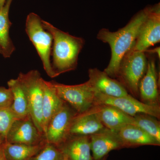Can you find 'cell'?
Returning <instances> with one entry per match:
<instances>
[{"label": "cell", "mask_w": 160, "mask_h": 160, "mask_svg": "<svg viewBox=\"0 0 160 160\" xmlns=\"http://www.w3.org/2000/svg\"><path fill=\"white\" fill-rule=\"evenodd\" d=\"M160 41L159 7L152 8L139 31L133 47L134 51L144 52Z\"/></svg>", "instance_id": "obj_9"}, {"label": "cell", "mask_w": 160, "mask_h": 160, "mask_svg": "<svg viewBox=\"0 0 160 160\" xmlns=\"http://www.w3.org/2000/svg\"><path fill=\"white\" fill-rule=\"evenodd\" d=\"M61 160H69V158H68V156H67V155L66 154V153H64V152H63V157L62 158V159H61Z\"/></svg>", "instance_id": "obj_28"}, {"label": "cell", "mask_w": 160, "mask_h": 160, "mask_svg": "<svg viewBox=\"0 0 160 160\" xmlns=\"http://www.w3.org/2000/svg\"><path fill=\"white\" fill-rule=\"evenodd\" d=\"M160 47H158L157 48H155L153 49H151V50H147L145 52H149V53H156L157 55L158 56V57L159 58H160Z\"/></svg>", "instance_id": "obj_26"}, {"label": "cell", "mask_w": 160, "mask_h": 160, "mask_svg": "<svg viewBox=\"0 0 160 160\" xmlns=\"http://www.w3.org/2000/svg\"><path fill=\"white\" fill-rule=\"evenodd\" d=\"M7 84L13 97L11 107L18 118H23L30 115L27 96L20 80L18 78L12 79L8 81Z\"/></svg>", "instance_id": "obj_20"}, {"label": "cell", "mask_w": 160, "mask_h": 160, "mask_svg": "<svg viewBox=\"0 0 160 160\" xmlns=\"http://www.w3.org/2000/svg\"><path fill=\"white\" fill-rule=\"evenodd\" d=\"M139 93L142 102L153 106H160L159 96L155 61L150 58L147 62L146 72L139 85Z\"/></svg>", "instance_id": "obj_14"}, {"label": "cell", "mask_w": 160, "mask_h": 160, "mask_svg": "<svg viewBox=\"0 0 160 160\" xmlns=\"http://www.w3.org/2000/svg\"><path fill=\"white\" fill-rule=\"evenodd\" d=\"M125 147L153 145L159 146L160 143L138 126L129 124L114 130Z\"/></svg>", "instance_id": "obj_15"}, {"label": "cell", "mask_w": 160, "mask_h": 160, "mask_svg": "<svg viewBox=\"0 0 160 160\" xmlns=\"http://www.w3.org/2000/svg\"><path fill=\"white\" fill-rule=\"evenodd\" d=\"M3 138L2 137L0 136V147H1V144H2V142Z\"/></svg>", "instance_id": "obj_30"}, {"label": "cell", "mask_w": 160, "mask_h": 160, "mask_svg": "<svg viewBox=\"0 0 160 160\" xmlns=\"http://www.w3.org/2000/svg\"><path fill=\"white\" fill-rule=\"evenodd\" d=\"M90 144L94 160L101 159L112 150L125 147L115 131L106 127L90 135Z\"/></svg>", "instance_id": "obj_11"}, {"label": "cell", "mask_w": 160, "mask_h": 160, "mask_svg": "<svg viewBox=\"0 0 160 160\" xmlns=\"http://www.w3.org/2000/svg\"><path fill=\"white\" fill-rule=\"evenodd\" d=\"M63 149L69 160H94L91 154L90 135H73Z\"/></svg>", "instance_id": "obj_18"}, {"label": "cell", "mask_w": 160, "mask_h": 160, "mask_svg": "<svg viewBox=\"0 0 160 160\" xmlns=\"http://www.w3.org/2000/svg\"><path fill=\"white\" fill-rule=\"evenodd\" d=\"M18 118L10 107H0V136L6 138L15 121Z\"/></svg>", "instance_id": "obj_23"}, {"label": "cell", "mask_w": 160, "mask_h": 160, "mask_svg": "<svg viewBox=\"0 0 160 160\" xmlns=\"http://www.w3.org/2000/svg\"><path fill=\"white\" fill-rule=\"evenodd\" d=\"M42 136H44L39 131L29 115L16 120L5 139L8 143L35 145H38Z\"/></svg>", "instance_id": "obj_10"}, {"label": "cell", "mask_w": 160, "mask_h": 160, "mask_svg": "<svg viewBox=\"0 0 160 160\" xmlns=\"http://www.w3.org/2000/svg\"><path fill=\"white\" fill-rule=\"evenodd\" d=\"M151 9L148 8L140 11L125 27L118 31L111 32L103 28L98 32V39L108 43L111 48V59L109 65L104 70L110 77L117 78L121 61L133 47L141 26Z\"/></svg>", "instance_id": "obj_1"}, {"label": "cell", "mask_w": 160, "mask_h": 160, "mask_svg": "<svg viewBox=\"0 0 160 160\" xmlns=\"http://www.w3.org/2000/svg\"><path fill=\"white\" fill-rule=\"evenodd\" d=\"M133 118L136 126H138L160 143V124L157 118L145 113H139Z\"/></svg>", "instance_id": "obj_22"}, {"label": "cell", "mask_w": 160, "mask_h": 160, "mask_svg": "<svg viewBox=\"0 0 160 160\" xmlns=\"http://www.w3.org/2000/svg\"><path fill=\"white\" fill-rule=\"evenodd\" d=\"M97 116L103 126L107 129L116 130L126 125H135L133 117L126 114L114 106L97 105L88 110Z\"/></svg>", "instance_id": "obj_13"}, {"label": "cell", "mask_w": 160, "mask_h": 160, "mask_svg": "<svg viewBox=\"0 0 160 160\" xmlns=\"http://www.w3.org/2000/svg\"><path fill=\"white\" fill-rule=\"evenodd\" d=\"M50 82L60 98L70 105L78 114L84 113L94 106L96 92L89 81L76 85Z\"/></svg>", "instance_id": "obj_6"}, {"label": "cell", "mask_w": 160, "mask_h": 160, "mask_svg": "<svg viewBox=\"0 0 160 160\" xmlns=\"http://www.w3.org/2000/svg\"><path fill=\"white\" fill-rule=\"evenodd\" d=\"M108 155H106V156L104 157V158H102L101 159L99 160H106L107 159V158H108Z\"/></svg>", "instance_id": "obj_29"}, {"label": "cell", "mask_w": 160, "mask_h": 160, "mask_svg": "<svg viewBox=\"0 0 160 160\" xmlns=\"http://www.w3.org/2000/svg\"><path fill=\"white\" fill-rule=\"evenodd\" d=\"M105 128L96 114L87 111L75 116L72 123L70 133L72 136L91 135Z\"/></svg>", "instance_id": "obj_17"}, {"label": "cell", "mask_w": 160, "mask_h": 160, "mask_svg": "<svg viewBox=\"0 0 160 160\" xmlns=\"http://www.w3.org/2000/svg\"><path fill=\"white\" fill-rule=\"evenodd\" d=\"M12 1L6 0L4 6L0 9V48L5 58L11 57L15 50V47L9 36L12 23L9 19V11Z\"/></svg>", "instance_id": "obj_19"}, {"label": "cell", "mask_w": 160, "mask_h": 160, "mask_svg": "<svg viewBox=\"0 0 160 160\" xmlns=\"http://www.w3.org/2000/svg\"><path fill=\"white\" fill-rule=\"evenodd\" d=\"M44 28L52 35V66L58 75L74 70L85 41L82 38L69 34L42 20Z\"/></svg>", "instance_id": "obj_2"}, {"label": "cell", "mask_w": 160, "mask_h": 160, "mask_svg": "<svg viewBox=\"0 0 160 160\" xmlns=\"http://www.w3.org/2000/svg\"><path fill=\"white\" fill-rule=\"evenodd\" d=\"M13 101L12 92L9 88L0 87V107H10Z\"/></svg>", "instance_id": "obj_25"}, {"label": "cell", "mask_w": 160, "mask_h": 160, "mask_svg": "<svg viewBox=\"0 0 160 160\" xmlns=\"http://www.w3.org/2000/svg\"><path fill=\"white\" fill-rule=\"evenodd\" d=\"M147 61L145 52L130 49L121 61L117 78L135 97L138 96L139 85L146 72Z\"/></svg>", "instance_id": "obj_4"}, {"label": "cell", "mask_w": 160, "mask_h": 160, "mask_svg": "<svg viewBox=\"0 0 160 160\" xmlns=\"http://www.w3.org/2000/svg\"><path fill=\"white\" fill-rule=\"evenodd\" d=\"M63 152L60 151L52 144L47 143L39 153L30 160H61Z\"/></svg>", "instance_id": "obj_24"}, {"label": "cell", "mask_w": 160, "mask_h": 160, "mask_svg": "<svg viewBox=\"0 0 160 160\" xmlns=\"http://www.w3.org/2000/svg\"><path fill=\"white\" fill-rule=\"evenodd\" d=\"M0 160H6V159L4 157V156H3L2 155V157H1V158H0Z\"/></svg>", "instance_id": "obj_31"}, {"label": "cell", "mask_w": 160, "mask_h": 160, "mask_svg": "<svg viewBox=\"0 0 160 160\" xmlns=\"http://www.w3.org/2000/svg\"><path fill=\"white\" fill-rule=\"evenodd\" d=\"M42 20L34 12L29 13L26 18L25 29L42 61L44 70L49 77L54 78L58 75L53 70L50 59L53 39L51 33L44 28Z\"/></svg>", "instance_id": "obj_3"}, {"label": "cell", "mask_w": 160, "mask_h": 160, "mask_svg": "<svg viewBox=\"0 0 160 160\" xmlns=\"http://www.w3.org/2000/svg\"><path fill=\"white\" fill-rule=\"evenodd\" d=\"M2 152H1V151H0V158H1V157H2Z\"/></svg>", "instance_id": "obj_33"}, {"label": "cell", "mask_w": 160, "mask_h": 160, "mask_svg": "<svg viewBox=\"0 0 160 160\" xmlns=\"http://www.w3.org/2000/svg\"><path fill=\"white\" fill-rule=\"evenodd\" d=\"M42 104L43 133L45 134L47 126L52 118L62 107L65 102L60 98L51 82L43 79Z\"/></svg>", "instance_id": "obj_16"}, {"label": "cell", "mask_w": 160, "mask_h": 160, "mask_svg": "<svg viewBox=\"0 0 160 160\" xmlns=\"http://www.w3.org/2000/svg\"><path fill=\"white\" fill-rule=\"evenodd\" d=\"M6 1V0H0V9L4 6Z\"/></svg>", "instance_id": "obj_27"}, {"label": "cell", "mask_w": 160, "mask_h": 160, "mask_svg": "<svg viewBox=\"0 0 160 160\" xmlns=\"http://www.w3.org/2000/svg\"><path fill=\"white\" fill-rule=\"evenodd\" d=\"M18 78L26 93L29 115L37 128L44 136L42 113L43 79L37 70H31L26 73H20Z\"/></svg>", "instance_id": "obj_5"}, {"label": "cell", "mask_w": 160, "mask_h": 160, "mask_svg": "<svg viewBox=\"0 0 160 160\" xmlns=\"http://www.w3.org/2000/svg\"><path fill=\"white\" fill-rule=\"evenodd\" d=\"M0 54H2V55L3 54L2 50V49L1 48H0Z\"/></svg>", "instance_id": "obj_32"}, {"label": "cell", "mask_w": 160, "mask_h": 160, "mask_svg": "<svg viewBox=\"0 0 160 160\" xmlns=\"http://www.w3.org/2000/svg\"><path fill=\"white\" fill-rule=\"evenodd\" d=\"M77 114L76 112L65 102L49 121L44 135L47 142L53 145L66 142L71 136L72 123Z\"/></svg>", "instance_id": "obj_7"}, {"label": "cell", "mask_w": 160, "mask_h": 160, "mask_svg": "<svg viewBox=\"0 0 160 160\" xmlns=\"http://www.w3.org/2000/svg\"><path fill=\"white\" fill-rule=\"evenodd\" d=\"M97 105L114 106L132 117L139 113H145L160 119V106L147 105L138 101L130 95L122 97H112L96 92L94 106Z\"/></svg>", "instance_id": "obj_8"}, {"label": "cell", "mask_w": 160, "mask_h": 160, "mask_svg": "<svg viewBox=\"0 0 160 160\" xmlns=\"http://www.w3.org/2000/svg\"><path fill=\"white\" fill-rule=\"evenodd\" d=\"M42 149L40 145H27L7 142L4 153L10 160H29Z\"/></svg>", "instance_id": "obj_21"}, {"label": "cell", "mask_w": 160, "mask_h": 160, "mask_svg": "<svg viewBox=\"0 0 160 160\" xmlns=\"http://www.w3.org/2000/svg\"><path fill=\"white\" fill-rule=\"evenodd\" d=\"M88 73V81L96 92L112 97H122L129 95L122 83L109 77L105 72L93 68L89 69Z\"/></svg>", "instance_id": "obj_12"}]
</instances>
